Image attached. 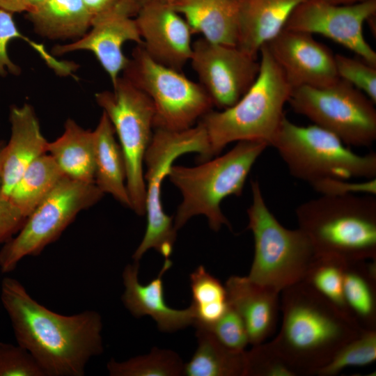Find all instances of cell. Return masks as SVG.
<instances>
[{"label": "cell", "mask_w": 376, "mask_h": 376, "mask_svg": "<svg viewBox=\"0 0 376 376\" xmlns=\"http://www.w3.org/2000/svg\"><path fill=\"white\" fill-rule=\"evenodd\" d=\"M0 8L13 14L27 11L24 0H0Z\"/></svg>", "instance_id": "41"}, {"label": "cell", "mask_w": 376, "mask_h": 376, "mask_svg": "<svg viewBox=\"0 0 376 376\" xmlns=\"http://www.w3.org/2000/svg\"><path fill=\"white\" fill-rule=\"evenodd\" d=\"M205 329L209 330L224 345L233 350L244 351L249 343L242 318L230 305L219 320Z\"/></svg>", "instance_id": "37"}, {"label": "cell", "mask_w": 376, "mask_h": 376, "mask_svg": "<svg viewBox=\"0 0 376 376\" xmlns=\"http://www.w3.org/2000/svg\"><path fill=\"white\" fill-rule=\"evenodd\" d=\"M134 19L146 52L156 61L182 71L193 45V33L185 18L170 4L144 1Z\"/></svg>", "instance_id": "17"}, {"label": "cell", "mask_w": 376, "mask_h": 376, "mask_svg": "<svg viewBox=\"0 0 376 376\" xmlns=\"http://www.w3.org/2000/svg\"><path fill=\"white\" fill-rule=\"evenodd\" d=\"M338 77L350 83L376 104V67L363 60L336 54Z\"/></svg>", "instance_id": "35"}, {"label": "cell", "mask_w": 376, "mask_h": 376, "mask_svg": "<svg viewBox=\"0 0 376 376\" xmlns=\"http://www.w3.org/2000/svg\"><path fill=\"white\" fill-rule=\"evenodd\" d=\"M241 0H175L172 8L194 33L214 43L237 46Z\"/></svg>", "instance_id": "22"}, {"label": "cell", "mask_w": 376, "mask_h": 376, "mask_svg": "<svg viewBox=\"0 0 376 376\" xmlns=\"http://www.w3.org/2000/svg\"><path fill=\"white\" fill-rule=\"evenodd\" d=\"M259 53L258 75L245 94L232 107L212 109L198 120L206 131L212 157L235 141L258 140L269 146L285 116L284 106L293 88L265 45Z\"/></svg>", "instance_id": "5"}, {"label": "cell", "mask_w": 376, "mask_h": 376, "mask_svg": "<svg viewBox=\"0 0 376 376\" xmlns=\"http://www.w3.org/2000/svg\"><path fill=\"white\" fill-rule=\"evenodd\" d=\"M268 146L263 141H240L226 154L198 166L173 164L168 177L182 196L174 217L175 230L199 214L207 217L210 228L215 232L224 225L232 230L221 203L228 196L242 194L254 163Z\"/></svg>", "instance_id": "3"}, {"label": "cell", "mask_w": 376, "mask_h": 376, "mask_svg": "<svg viewBox=\"0 0 376 376\" xmlns=\"http://www.w3.org/2000/svg\"><path fill=\"white\" fill-rule=\"evenodd\" d=\"M269 146L294 178L312 183L326 179L376 178V154L359 155L338 136L316 125L301 126L284 116Z\"/></svg>", "instance_id": "6"}, {"label": "cell", "mask_w": 376, "mask_h": 376, "mask_svg": "<svg viewBox=\"0 0 376 376\" xmlns=\"http://www.w3.org/2000/svg\"><path fill=\"white\" fill-rule=\"evenodd\" d=\"M0 297L17 344L32 355L45 376H83L88 361L103 352L102 322L97 311L56 313L9 276L1 281Z\"/></svg>", "instance_id": "1"}, {"label": "cell", "mask_w": 376, "mask_h": 376, "mask_svg": "<svg viewBox=\"0 0 376 376\" xmlns=\"http://www.w3.org/2000/svg\"><path fill=\"white\" fill-rule=\"evenodd\" d=\"M229 305L242 318L252 345L265 342L276 330L280 293L251 281L231 276L225 284Z\"/></svg>", "instance_id": "20"}, {"label": "cell", "mask_w": 376, "mask_h": 376, "mask_svg": "<svg viewBox=\"0 0 376 376\" xmlns=\"http://www.w3.org/2000/svg\"><path fill=\"white\" fill-rule=\"evenodd\" d=\"M288 102L295 112L331 132L347 146L368 147L376 139L375 104L341 79L325 88H293Z\"/></svg>", "instance_id": "12"}, {"label": "cell", "mask_w": 376, "mask_h": 376, "mask_svg": "<svg viewBox=\"0 0 376 376\" xmlns=\"http://www.w3.org/2000/svg\"><path fill=\"white\" fill-rule=\"evenodd\" d=\"M171 266L172 261L165 259L157 276L146 285L139 281V262L128 264L123 272L125 291L122 301L126 308L135 318L150 315L157 322L159 329L164 332H173L194 322L191 306L178 310L166 304L162 277Z\"/></svg>", "instance_id": "19"}, {"label": "cell", "mask_w": 376, "mask_h": 376, "mask_svg": "<svg viewBox=\"0 0 376 376\" xmlns=\"http://www.w3.org/2000/svg\"><path fill=\"white\" fill-rule=\"evenodd\" d=\"M299 228L318 256L376 260V198L321 195L297 207Z\"/></svg>", "instance_id": "4"}, {"label": "cell", "mask_w": 376, "mask_h": 376, "mask_svg": "<svg viewBox=\"0 0 376 376\" xmlns=\"http://www.w3.org/2000/svg\"><path fill=\"white\" fill-rule=\"evenodd\" d=\"M375 359L376 330L363 329L357 337L342 346L316 375L334 376L346 368L367 366Z\"/></svg>", "instance_id": "32"}, {"label": "cell", "mask_w": 376, "mask_h": 376, "mask_svg": "<svg viewBox=\"0 0 376 376\" xmlns=\"http://www.w3.org/2000/svg\"><path fill=\"white\" fill-rule=\"evenodd\" d=\"M245 351L244 376H296L271 341Z\"/></svg>", "instance_id": "34"}, {"label": "cell", "mask_w": 376, "mask_h": 376, "mask_svg": "<svg viewBox=\"0 0 376 376\" xmlns=\"http://www.w3.org/2000/svg\"><path fill=\"white\" fill-rule=\"evenodd\" d=\"M265 45L292 88H325L340 79L335 55L312 34L283 29Z\"/></svg>", "instance_id": "16"}, {"label": "cell", "mask_w": 376, "mask_h": 376, "mask_svg": "<svg viewBox=\"0 0 376 376\" xmlns=\"http://www.w3.org/2000/svg\"><path fill=\"white\" fill-rule=\"evenodd\" d=\"M49 154L65 176L71 179L95 183V142L93 131L81 127L68 118L62 134L48 142Z\"/></svg>", "instance_id": "24"}, {"label": "cell", "mask_w": 376, "mask_h": 376, "mask_svg": "<svg viewBox=\"0 0 376 376\" xmlns=\"http://www.w3.org/2000/svg\"><path fill=\"white\" fill-rule=\"evenodd\" d=\"M112 91L95 94L97 104L110 120L121 148L131 207L146 214V186L143 163L154 132V108L150 98L123 76Z\"/></svg>", "instance_id": "10"}, {"label": "cell", "mask_w": 376, "mask_h": 376, "mask_svg": "<svg viewBox=\"0 0 376 376\" xmlns=\"http://www.w3.org/2000/svg\"><path fill=\"white\" fill-rule=\"evenodd\" d=\"M251 192L247 228L253 235L254 256L246 276L281 293L304 280L318 256L301 229L286 228L271 212L257 180L251 181Z\"/></svg>", "instance_id": "7"}, {"label": "cell", "mask_w": 376, "mask_h": 376, "mask_svg": "<svg viewBox=\"0 0 376 376\" xmlns=\"http://www.w3.org/2000/svg\"><path fill=\"white\" fill-rule=\"evenodd\" d=\"M375 178L368 179L362 182H353L345 179L326 178L316 181L311 185L321 195L344 196L357 194L375 195Z\"/></svg>", "instance_id": "38"}, {"label": "cell", "mask_w": 376, "mask_h": 376, "mask_svg": "<svg viewBox=\"0 0 376 376\" xmlns=\"http://www.w3.org/2000/svg\"><path fill=\"white\" fill-rule=\"evenodd\" d=\"M347 263L335 257L318 256L303 281L310 285L339 310L351 317L343 292L344 271Z\"/></svg>", "instance_id": "31"}, {"label": "cell", "mask_w": 376, "mask_h": 376, "mask_svg": "<svg viewBox=\"0 0 376 376\" xmlns=\"http://www.w3.org/2000/svg\"><path fill=\"white\" fill-rule=\"evenodd\" d=\"M376 13V0L336 5L305 0L292 11L283 29L321 34L352 50L376 67V52L366 40L363 26Z\"/></svg>", "instance_id": "14"}, {"label": "cell", "mask_w": 376, "mask_h": 376, "mask_svg": "<svg viewBox=\"0 0 376 376\" xmlns=\"http://www.w3.org/2000/svg\"><path fill=\"white\" fill-rule=\"evenodd\" d=\"M104 193L95 183L64 176L31 212L18 233L0 249V270L13 272L25 257L40 255L57 240L77 214L96 204Z\"/></svg>", "instance_id": "11"}, {"label": "cell", "mask_w": 376, "mask_h": 376, "mask_svg": "<svg viewBox=\"0 0 376 376\" xmlns=\"http://www.w3.org/2000/svg\"><path fill=\"white\" fill-rule=\"evenodd\" d=\"M9 121L10 139L0 152L1 186L7 198L29 164L47 153L49 142L42 132L38 118L30 104L12 105Z\"/></svg>", "instance_id": "18"}, {"label": "cell", "mask_w": 376, "mask_h": 376, "mask_svg": "<svg viewBox=\"0 0 376 376\" xmlns=\"http://www.w3.org/2000/svg\"><path fill=\"white\" fill-rule=\"evenodd\" d=\"M184 364L172 350L153 347L150 353L118 362L111 359L107 365L111 376H178Z\"/></svg>", "instance_id": "30"}, {"label": "cell", "mask_w": 376, "mask_h": 376, "mask_svg": "<svg viewBox=\"0 0 376 376\" xmlns=\"http://www.w3.org/2000/svg\"><path fill=\"white\" fill-rule=\"evenodd\" d=\"M196 328L198 347L191 360L184 364L187 376H244L245 350H230L207 329Z\"/></svg>", "instance_id": "27"}, {"label": "cell", "mask_w": 376, "mask_h": 376, "mask_svg": "<svg viewBox=\"0 0 376 376\" xmlns=\"http://www.w3.org/2000/svg\"><path fill=\"white\" fill-rule=\"evenodd\" d=\"M282 321L272 344L298 375H313L363 331L305 281L280 293Z\"/></svg>", "instance_id": "2"}, {"label": "cell", "mask_w": 376, "mask_h": 376, "mask_svg": "<svg viewBox=\"0 0 376 376\" xmlns=\"http://www.w3.org/2000/svg\"><path fill=\"white\" fill-rule=\"evenodd\" d=\"M305 0H241L237 47L257 58L260 48L284 29Z\"/></svg>", "instance_id": "21"}, {"label": "cell", "mask_w": 376, "mask_h": 376, "mask_svg": "<svg viewBox=\"0 0 376 376\" xmlns=\"http://www.w3.org/2000/svg\"><path fill=\"white\" fill-rule=\"evenodd\" d=\"M134 0H121L115 7L93 19L91 29L74 42L56 45L54 56L76 51L92 52L108 75L112 85L127 65L123 47L127 42L142 44L135 17L139 10Z\"/></svg>", "instance_id": "15"}, {"label": "cell", "mask_w": 376, "mask_h": 376, "mask_svg": "<svg viewBox=\"0 0 376 376\" xmlns=\"http://www.w3.org/2000/svg\"><path fill=\"white\" fill-rule=\"evenodd\" d=\"M123 77L142 91L154 108V130L179 131L194 126L213 102L199 84L182 71L153 59L142 44L132 51Z\"/></svg>", "instance_id": "9"}, {"label": "cell", "mask_w": 376, "mask_h": 376, "mask_svg": "<svg viewBox=\"0 0 376 376\" xmlns=\"http://www.w3.org/2000/svg\"><path fill=\"white\" fill-rule=\"evenodd\" d=\"M13 39L25 40L55 72L63 68V61L56 59L55 56L47 52L43 45L24 36L18 29L13 13L0 8V77L8 74L13 75L20 74L21 68L12 61L8 52V44Z\"/></svg>", "instance_id": "33"}, {"label": "cell", "mask_w": 376, "mask_h": 376, "mask_svg": "<svg viewBox=\"0 0 376 376\" xmlns=\"http://www.w3.org/2000/svg\"><path fill=\"white\" fill-rule=\"evenodd\" d=\"M135 1H136L137 2H139V4L141 5V1H142V0H135Z\"/></svg>", "instance_id": "45"}, {"label": "cell", "mask_w": 376, "mask_h": 376, "mask_svg": "<svg viewBox=\"0 0 376 376\" xmlns=\"http://www.w3.org/2000/svg\"><path fill=\"white\" fill-rule=\"evenodd\" d=\"M329 3L336 5H348L358 2H361L365 0H324Z\"/></svg>", "instance_id": "43"}, {"label": "cell", "mask_w": 376, "mask_h": 376, "mask_svg": "<svg viewBox=\"0 0 376 376\" xmlns=\"http://www.w3.org/2000/svg\"><path fill=\"white\" fill-rule=\"evenodd\" d=\"M343 292L349 313L358 325L376 330V260L347 262Z\"/></svg>", "instance_id": "26"}, {"label": "cell", "mask_w": 376, "mask_h": 376, "mask_svg": "<svg viewBox=\"0 0 376 376\" xmlns=\"http://www.w3.org/2000/svg\"><path fill=\"white\" fill-rule=\"evenodd\" d=\"M189 61L199 84L220 110L232 107L245 94L260 70L257 58L237 46L211 42L202 37L193 42Z\"/></svg>", "instance_id": "13"}, {"label": "cell", "mask_w": 376, "mask_h": 376, "mask_svg": "<svg viewBox=\"0 0 376 376\" xmlns=\"http://www.w3.org/2000/svg\"><path fill=\"white\" fill-rule=\"evenodd\" d=\"M0 376H45V374L23 347L0 342Z\"/></svg>", "instance_id": "36"}, {"label": "cell", "mask_w": 376, "mask_h": 376, "mask_svg": "<svg viewBox=\"0 0 376 376\" xmlns=\"http://www.w3.org/2000/svg\"><path fill=\"white\" fill-rule=\"evenodd\" d=\"M189 152L197 153V160L200 163L212 158L206 131L198 122L184 130H154L144 157L147 226L142 241L132 256L134 261L139 262L151 249L165 259L171 256L177 231L173 227L172 217L164 211L162 182L168 176L174 161Z\"/></svg>", "instance_id": "8"}, {"label": "cell", "mask_w": 376, "mask_h": 376, "mask_svg": "<svg viewBox=\"0 0 376 376\" xmlns=\"http://www.w3.org/2000/svg\"><path fill=\"white\" fill-rule=\"evenodd\" d=\"M64 176L53 157L45 153L25 169L8 198L27 218Z\"/></svg>", "instance_id": "28"}, {"label": "cell", "mask_w": 376, "mask_h": 376, "mask_svg": "<svg viewBox=\"0 0 376 376\" xmlns=\"http://www.w3.org/2000/svg\"><path fill=\"white\" fill-rule=\"evenodd\" d=\"M4 142L0 141V152ZM26 217L4 196L0 180V244H4L23 226Z\"/></svg>", "instance_id": "39"}, {"label": "cell", "mask_w": 376, "mask_h": 376, "mask_svg": "<svg viewBox=\"0 0 376 376\" xmlns=\"http://www.w3.org/2000/svg\"><path fill=\"white\" fill-rule=\"evenodd\" d=\"M26 13L35 32L52 40H77L87 33L93 21L83 0H47Z\"/></svg>", "instance_id": "25"}, {"label": "cell", "mask_w": 376, "mask_h": 376, "mask_svg": "<svg viewBox=\"0 0 376 376\" xmlns=\"http://www.w3.org/2000/svg\"><path fill=\"white\" fill-rule=\"evenodd\" d=\"M195 327L207 328L214 324L229 307L225 285L200 265L190 274Z\"/></svg>", "instance_id": "29"}, {"label": "cell", "mask_w": 376, "mask_h": 376, "mask_svg": "<svg viewBox=\"0 0 376 376\" xmlns=\"http://www.w3.org/2000/svg\"><path fill=\"white\" fill-rule=\"evenodd\" d=\"M121 0H83L93 19L115 7Z\"/></svg>", "instance_id": "40"}, {"label": "cell", "mask_w": 376, "mask_h": 376, "mask_svg": "<svg viewBox=\"0 0 376 376\" xmlns=\"http://www.w3.org/2000/svg\"><path fill=\"white\" fill-rule=\"evenodd\" d=\"M144 1H153V2L166 3V4H171L175 0H142L141 3Z\"/></svg>", "instance_id": "44"}, {"label": "cell", "mask_w": 376, "mask_h": 376, "mask_svg": "<svg viewBox=\"0 0 376 376\" xmlns=\"http://www.w3.org/2000/svg\"><path fill=\"white\" fill-rule=\"evenodd\" d=\"M93 131L95 142V184L104 193L111 194L130 208L126 186L124 157L115 137L113 127L104 112Z\"/></svg>", "instance_id": "23"}, {"label": "cell", "mask_w": 376, "mask_h": 376, "mask_svg": "<svg viewBox=\"0 0 376 376\" xmlns=\"http://www.w3.org/2000/svg\"><path fill=\"white\" fill-rule=\"evenodd\" d=\"M24 3L26 6L27 11L26 13L32 10L33 9L38 7L45 3L47 0H24Z\"/></svg>", "instance_id": "42"}]
</instances>
